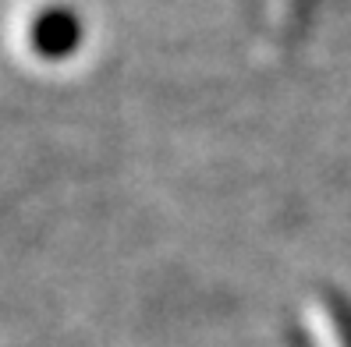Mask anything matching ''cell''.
Listing matches in <instances>:
<instances>
[{
	"instance_id": "cell-1",
	"label": "cell",
	"mask_w": 351,
	"mask_h": 347,
	"mask_svg": "<svg viewBox=\"0 0 351 347\" xmlns=\"http://www.w3.org/2000/svg\"><path fill=\"white\" fill-rule=\"evenodd\" d=\"M29 39L39 57H68L78 39H82V25H78V14L68 8H47L32 18V29Z\"/></svg>"
}]
</instances>
